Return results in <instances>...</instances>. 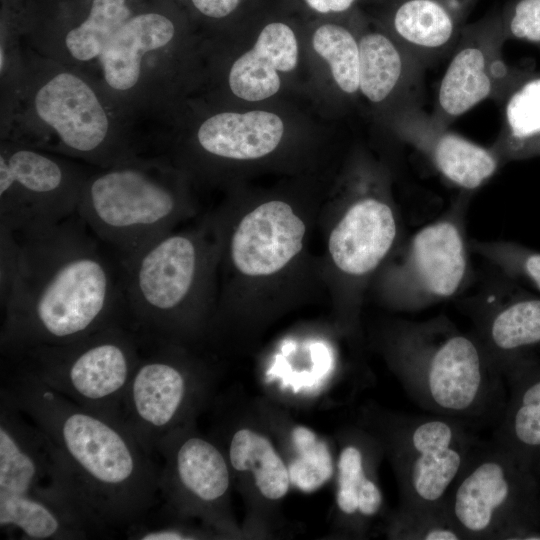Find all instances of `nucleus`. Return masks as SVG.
Returning a JSON list of instances; mask_svg holds the SVG:
<instances>
[{
	"label": "nucleus",
	"instance_id": "nucleus-23",
	"mask_svg": "<svg viewBox=\"0 0 540 540\" xmlns=\"http://www.w3.org/2000/svg\"><path fill=\"white\" fill-rule=\"evenodd\" d=\"M298 63V42L293 29L272 21L260 31L252 49L239 56L228 73V86L236 97L261 101L275 95L280 72H290Z\"/></svg>",
	"mask_w": 540,
	"mask_h": 540
},
{
	"label": "nucleus",
	"instance_id": "nucleus-15",
	"mask_svg": "<svg viewBox=\"0 0 540 540\" xmlns=\"http://www.w3.org/2000/svg\"><path fill=\"white\" fill-rule=\"evenodd\" d=\"M0 495L29 496L54 504L96 534L57 448L2 392Z\"/></svg>",
	"mask_w": 540,
	"mask_h": 540
},
{
	"label": "nucleus",
	"instance_id": "nucleus-25",
	"mask_svg": "<svg viewBox=\"0 0 540 540\" xmlns=\"http://www.w3.org/2000/svg\"><path fill=\"white\" fill-rule=\"evenodd\" d=\"M0 526L34 540H76L92 535L85 524L60 507L21 495H0Z\"/></svg>",
	"mask_w": 540,
	"mask_h": 540
},
{
	"label": "nucleus",
	"instance_id": "nucleus-27",
	"mask_svg": "<svg viewBox=\"0 0 540 540\" xmlns=\"http://www.w3.org/2000/svg\"><path fill=\"white\" fill-rule=\"evenodd\" d=\"M504 100L502 129L490 146L500 161L540 138V77L512 87Z\"/></svg>",
	"mask_w": 540,
	"mask_h": 540
},
{
	"label": "nucleus",
	"instance_id": "nucleus-30",
	"mask_svg": "<svg viewBox=\"0 0 540 540\" xmlns=\"http://www.w3.org/2000/svg\"><path fill=\"white\" fill-rule=\"evenodd\" d=\"M312 45L327 62L338 89L348 96L359 92L358 38L342 25L325 23L314 31Z\"/></svg>",
	"mask_w": 540,
	"mask_h": 540
},
{
	"label": "nucleus",
	"instance_id": "nucleus-8",
	"mask_svg": "<svg viewBox=\"0 0 540 540\" xmlns=\"http://www.w3.org/2000/svg\"><path fill=\"white\" fill-rule=\"evenodd\" d=\"M374 175L356 178L354 190L335 208L322 210L323 284L337 305L354 310L365 287L397 245L399 216L385 186Z\"/></svg>",
	"mask_w": 540,
	"mask_h": 540
},
{
	"label": "nucleus",
	"instance_id": "nucleus-12",
	"mask_svg": "<svg viewBox=\"0 0 540 540\" xmlns=\"http://www.w3.org/2000/svg\"><path fill=\"white\" fill-rule=\"evenodd\" d=\"M88 174L56 154L1 140L0 228L27 233L77 213Z\"/></svg>",
	"mask_w": 540,
	"mask_h": 540
},
{
	"label": "nucleus",
	"instance_id": "nucleus-35",
	"mask_svg": "<svg viewBox=\"0 0 540 540\" xmlns=\"http://www.w3.org/2000/svg\"><path fill=\"white\" fill-rule=\"evenodd\" d=\"M193 8L202 16L220 20L231 15L239 7L241 0H190Z\"/></svg>",
	"mask_w": 540,
	"mask_h": 540
},
{
	"label": "nucleus",
	"instance_id": "nucleus-9",
	"mask_svg": "<svg viewBox=\"0 0 540 540\" xmlns=\"http://www.w3.org/2000/svg\"><path fill=\"white\" fill-rule=\"evenodd\" d=\"M125 321L70 343L32 347L8 357L79 406L119 420L142 353V337Z\"/></svg>",
	"mask_w": 540,
	"mask_h": 540
},
{
	"label": "nucleus",
	"instance_id": "nucleus-20",
	"mask_svg": "<svg viewBox=\"0 0 540 540\" xmlns=\"http://www.w3.org/2000/svg\"><path fill=\"white\" fill-rule=\"evenodd\" d=\"M135 13L131 0H91L79 16L28 30L25 46L53 61L87 70Z\"/></svg>",
	"mask_w": 540,
	"mask_h": 540
},
{
	"label": "nucleus",
	"instance_id": "nucleus-3",
	"mask_svg": "<svg viewBox=\"0 0 540 540\" xmlns=\"http://www.w3.org/2000/svg\"><path fill=\"white\" fill-rule=\"evenodd\" d=\"M321 212L319 204L268 197L228 202L208 214L218 247L211 327L244 313L285 307L323 283L319 262L310 255Z\"/></svg>",
	"mask_w": 540,
	"mask_h": 540
},
{
	"label": "nucleus",
	"instance_id": "nucleus-11",
	"mask_svg": "<svg viewBox=\"0 0 540 540\" xmlns=\"http://www.w3.org/2000/svg\"><path fill=\"white\" fill-rule=\"evenodd\" d=\"M178 37L173 17L157 9L138 11L92 66L90 73L131 120L135 114H156L164 108L169 57Z\"/></svg>",
	"mask_w": 540,
	"mask_h": 540
},
{
	"label": "nucleus",
	"instance_id": "nucleus-33",
	"mask_svg": "<svg viewBox=\"0 0 540 540\" xmlns=\"http://www.w3.org/2000/svg\"><path fill=\"white\" fill-rule=\"evenodd\" d=\"M394 534L404 539L459 540L458 531L447 517L413 515L398 512L394 521Z\"/></svg>",
	"mask_w": 540,
	"mask_h": 540
},
{
	"label": "nucleus",
	"instance_id": "nucleus-28",
	"mask_svg": "<svg viewBox=\"0 0 540 540\" xmlns=\"http://www.w3.org/2000/svg\"><path fill=\"white\" fill-rule=\"evenodd\" d=\"M482 335L495 366L503 354L540 342V300L519 301L494 311Z\"/></svg>",
	"mask_w": 540,
	"mask_h": 540
},
{
	"label": "nucleus",
	"instance_id": "nucleus-10",
	"mask_svg": "<svg viewBox=\"0 0 540 540\" xmlns=\"http://www.w3.org/2000/svg\"><path fill=\"white\" fill-rule=\"evenodd\" d=\"M387 438L401 489L399 511L447 517L448 493L480 441L468 426L432 413L394 417Z\"/></svg>",
	"mask_w": 540,
	"mask_h": 540
},
{
	"label": "nucleus",
	"instance_id": "nucleus-37",
	"mask_svg": "<svg viewBox=\"0 0 540 540\" xmlns=\"http://www.w3.org/2000/svg\"><path fill=\"white\" fill-rule=\"evenodd\" d=\"M525 270L540 288V254L530 255L525 261Z\"/></svg>",
	"mask_w": 540,
	"mask_h": 540
},
{
	"label": "nucleus",
	"instance_id": "nucleus-13",
	"mask_svg": "<svg viewBox=\"0 0 540 540\" xmlns=\"http://www.w3.org/2000/svg\"><path fill=\"white\" fill-rule=\"evenodd\" d=\"M374 278L389 305L414 310L454 295L467 272V250L460 220L453 214L419 229Z\"/></svg>",
	"mask_w": 540,
	"mask_h": 540
},
{
	"label": "nucleus",
	"instance_id": "nucleus-19",
	"mask_svg": "<svg viewBox=\"0 0 540 540\" xmlns=\"http://www.w3.org/2000/svg\"><path fill=\"white\" fill-rule=\"evenodd\" d=\"M391 116L396 134L453 185L475 190L496 173L501 161L491 147L450 130L422 107V101L397 105Z\"/></svg>",
	"mask_w": 540,
	"mask_h": 540
},
{
	"label": "nucleus",
	"instance_id": "nucleus-31",
	"mask_svg": "<svg viewBox=\"0 0 540 540\" xmlns=\"http://www.w3.org/2000/svg\"><path fill=\"white\" fill-rule=\"evenodd\" d=\"M492 442L510 454L519 448H540V380L519 392L495 426Z\"/></svg>",
	"mask_w": 540,
	"mask_h": 540
},
{
	"label": "nucleus",
	"instance_id": "nucleus-32",
	"mask_svg": "<svg viewBox=\"0 0 540 540\" xmlns=\"http://www.w3.org/2000/svg\"><path fill=\"white\" fill-rule=\"evenodd\" d=\"M291 440L295 454L288 465L291 485L306 493L321 488L334 472L326 442L305 426H295Z\"/></svg>",
	"mask_w": 540,
	"mask_h": 540
},
{
	"label": "nucleus",
	"instance_id": "nucleus-29",
	"mask_svg": "<svg viewBox=\"0 0 540 540\" xmlns=\"http://www.w3.org/2000/svg\"><path fill=\"white\" fill-rule=\"evenodd\" d=\"M336 502L345 515L375 516L383 505L377 483L368 476L364 456L356 445H347L337 462Z\"/></svg>",
	"mask_w": 540,
	"mask_h": 540
},
{
	"label": "nucleus",
	"instance_id": "nucleus-4",
	"mask_svg": "<svg viewBox=\"0 0 540 540\" xmlns=\"http://www.w3.org/2000/svg\"><path fill=\"white\" fill-rule=\"evenodd\" d=\"M1 91V140L99 168L138 156L131 119L87 70L53 61L24 46L15 76Z\"/></svg>",
	"mask_w": 540,
	"mask_h": 540
},
{
	"label": "nucleus",
	"instance_id": "nucleus-6",
	"mask_svg": "<svg viewBox=\"0 0 540 540\" xmlns=\"http://www.w3.org/2000/svg\"><path fill=\"white\" fill-rule=\"evenodd\" d=\"M390 360L412 399L466 426L496 424L498 369L481 341L445 323L405 325Z\"/></svg>",
	"mask_w": 540,
	"mask_h": 540
},
{
	"label": "nucleus",
	"instance_id": "nucleus-5",
	"mask_svg": "<svg viewBox=\"0 0 540 540\" xmlns=\"http://www.w3.org/2000/svg\"><path fill=\"white\" fill-rule=\"evenodd\" d=\"M129 324L143 338L186 344L211 327L218 247L208 215L119 261Z\"/></svg>",
	"mask_w": 540,
	"mask_h": 540
},
{
	"label": "nucleus",
	"instance_id": "nucleus-34",
	"mask_svg": "<svg viewBox=\"0 0 540 540\" xmlns=\"http://www.w3.org/2000/svg\"><path fill=\"white\" fill-rule=\"evenodd\" d=\"M503 29L505 37L540 42V0H518Z\"/></svg>",
	"mask_w": 540,
	"mask_h": 540
},
{
	"label": "nucleus",
	"instance_id": "nucleus-1",
	"mask_svg": "<svg viewBox=\"0 0 540 540\" xmlns=\"http://www.w3.org/2000/svg\"><path fill=\"white\" fill-rule=\"evenodd\" d=\"M90 233L77 213L38 231L0 228L3 354L70 343L123 320L121 272Z\"/></svg>",
	"mask_w": 540,
	"mask_h": 540
},
{
	"label": "nucleus",
	"instance_id": "nucleus-17",
	"mask_svg": "<svg viewBox=\"0 0 540 540\" xmlns=\"http://www.w3.org/2000/svg\"><path fill=\"white\" fill-rule=\"evenodd\" d=\"M503 26L468 28L451 53L438 86L432 116L450 126L481 102L505 97L513 77L502 57Z\"/></svg>",
	"mask_w": 540,
	"mask_h": 540
},
{
	"label": "nucleus",
	"instance_id": "nucleus-24",
	"mask_svg": "<svg viewBox=\"0 0 540 540\" xmlns=\"http://www.w3.org/2000/svg\"><path fill=\"white\" fill-rule=\"evenodd\" d=\"M457 0H403L392 13V36L428 68L451 55L461 32Z\"/></svg>",
	"mask_w": 540,
	"mask_h": 540
},
{
	"label": "nucleus",
	"instance_id": "nucleus-2",
	"mask_svg": "<svg viewBox=\"0 0 540 540\" xmlns=\"http://www.w3.org/2000/svg\"><path fill=\"white\" fill-rule=\"evenodd\" d=\"M4 393L52 441L97 533L128 528L157 504L160 467L119 420L85 409L14 365Z\"/></svg>",
	"mask_w": 540,
	"mask_h": 540
},
{
	"label": "nucleus",
	"instance_id": "nucleus-7",
	"mask_svg": "<svg viewBox=\"0 0 540 540\" xmlns=\"http://www.w3.org/2000/svg\"><path fill=\"white\" fill-rule=\"evenodd\" d=\"M183 174L139 155L100 168L87 176L77 214L123 260L197 214Z\"/></svg>",
	"mask_w": 540,
	"mask_h": 540
},
{
	"label": "nucleus",
	"instance_id": "nucleus-26",
	"mask_svg": "<svg viewBox=\"0 0 540 540\" xmlns=\"http://www.w3.org/2000/svg\"><path fill=\"white\" fill-rule=\"evenodd\" d=\"M227 459L235 471L253 476L265 498L278 500L287 494L291 486L288 466L265 436L248 428L236 430L229 442Z\"/></svg>",
	"mask_w": 540,
	"mask_h": 540
},
{
	"label": "nucleus",
	"instance_id": "nucleus-14",
	"mask_svg": "<svg viewBox=\"0 0 540 540\" xmlns=\"http://www.w3.org/2000/svg\"><path fill=\"white\" fill-rule=\"evenodd\" d=\"M151 341L155 347L141 353L120 405L119 420L155 455L159 441L183 426L191 414L201 373L184 345Z\"/></svg>",
	"mask_w": 540,
	"mask_h": 540
},
{
	"label": "nucleus",
	"instance_id": "nucleus-18",
	"mask_svg": "<svg viewBox=\"0 0 540 540\" xmlns=\"http://www.w3.org/2000/svg\"><path fill=\"white\" fill-rule=\"evenodd\" d=\"M155 454L163 459L159 491L167 505L212 519L230 487V464L221 450L183 425L159 441Z\"/></svg>",
	"mask_w": 540,
	"mask_h": 540
},
{
	"label": "nucleus",
	"instance_id": "nucleus-22",
	"mask_svg": "<svg viewBox=\"0 0 540 540\" xmlns=\"http://www.w3.org/2000/svg\"><path fill=\"white\" fill-rule=\"evenodd\" d=\"M358 45L359 92L370 103L422 101L426 67L391 34L367 31Z\"/></svg>",
	"mask_w": 540,
	"mask_h": 540
},
{
	"label": "nucleus",
	"instance_id": "nucleus-36",
	"mask_svg": "<svg viewBox=\"0 0 540 540\" xmlns=\"http://www.w3.org/2000/svg\"><path fill=\"white\" fill-rule=\"evenodd\" d=\"M313 11L320 14L343 13L349 10L356 0H303Z\"/></svg>",
	"mask_w": 540,
	"mask_h": 540
},
{
	"label": "nucleus",
	"instance_id": "nucleus-21",
	"mask_svg": "<svg viewBox=\"0 0 540 540\" xmlns=\"http://www.w3.org/2000/svg\"><path fill=\"white\" fill-rule=\"evenodd\" d=\"M283 135L284 123L275 113L223 111L208 116L196 127L194 151L202 160L256 161L275 152Z\"/></svg>",
	"mask_w": 540,
	"mask_h": 540
},
{
	"label": "nucleus",
	"instance_id": "nucleus-16",
	"mask_svg": "<svg viewBox=\"0 0 540 540\" xmlns=\"http://www.w3.org/2000/svg\"><path fill=\"white\" fill-rule=\"evenodd\" d=\"M519 479L512 454L492 441L478 443L445 503L462 539L511 538Z\"/></svg>",
	"mask_w": 540,
	"mask_h": 540
}]
</instances>
